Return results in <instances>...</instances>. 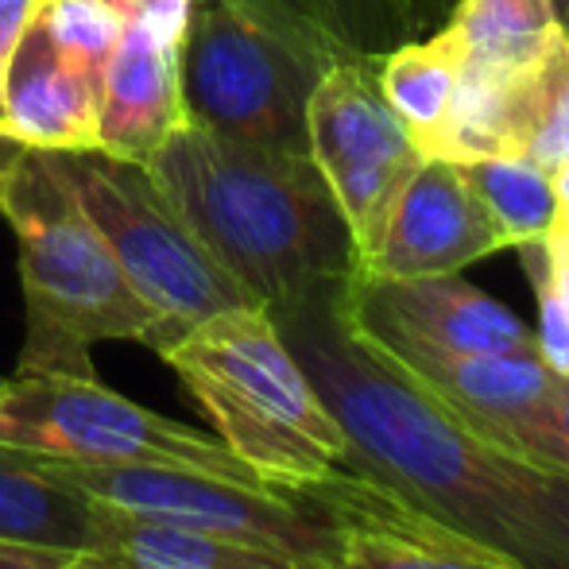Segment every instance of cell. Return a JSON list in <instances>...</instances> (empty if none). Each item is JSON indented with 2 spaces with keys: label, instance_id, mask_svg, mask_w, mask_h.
Listing matches in <instances>:
<instances>
[{
  "label": "cell",
  "instance_id": "obj_2",
  "mask_svg": "<svg viewBox=\"0 0 569 569\" xmlns=\"http://www.w3.org/2000/svg\"><path fill=\"white\" fill-rule=\"evenodd\" d=\"M148 171L256 307H283L357 271L352 232L310 156L182 124Z\"/></svg>",
  "mask_w": 569,
  "mask_h": 569
},
{
  "label": "cell",
  "instance_id": "obj_23",
  "mask_svg": "<svg viewBox=\"0 0 569 569\" xmlns=\"http://www.w3.org/2000/svg\"><path fill=\"white\" fill-rule=\"evenodd\" d=\"M352 54H383L403 43L391 0H299Z\"/></svg>",
  "mask_w": 569,
  "mask_h": 569
},
{
  "label": "cell",
  "instance_id": "obj_4",
  "mask_svg": "<svg viewBox=\"0 0 569 569\" xmlns=\"http://www.w3.org/2000/svg\"><path fill=\"white\" fill-rule=\"evenodd\" d=\"M159 360L174 368L213 435L256 477L302 488L349 457L338 419L263 307L206 318L159 349Z\"/></svg>",
  "mask_w": 569,
  "mask_h": 569
},
{
  "label": "cell",
  "instance_id": "obj_24",
  "mask_svg": "<svg viewBox=\"0 0 569 569\" xmlns=\"http://www.w3.org/2000/svg\"><path fill=\"white\" fill-rule=\"evenodd\" d=\"M519 263L527 271V283H531L535 295V352L539 360L558 376H569V315L555 291V279H550V263H547V244L542 240H527V244H516Z\"/></svg>",
  "mask_w": 569,
  "mask_h": 569
},
{
  "label": "cell",
  "instance_id": "obj_5",
  "mask_svg": "<svg viewBox=\"0 0 569 569\" xmlns=\"http://www.w3.org/2000/svg\"><path fill=\"white\" fill-rule=\"evenodd\" d=\"M341 51L299 0H190L179 31L187 124L310 156L307 109Z\"/></svg>",
  "mask_w": 569,
  "mask_h": 569
},
{
  "label": "cell",
  "instance_id": "obj_32",
  "mask_svg": "<svg viewBox=\"0 0 569 569\" xmlns=\"http://www.w3.org/2000/svg\"><path fill=\"white\" fill-rule=\"evenodd\" d=\"M555 190H558V206H562V213H558V226L569 229V167L555 174Z\"/></svg>",
  "mask_w": 569,
  "mask_h": 569
},
{
  "label": "cell",
  "instance_id": "obj_12",
  "mask_svg": "<svg viewBox=\"0 0 569 569\" xmlns=\"http://www.w3.org/2000/svg\"><path fill=\"white\" fill-rule=\"evenodd\" d=\"M508 237L469 187L457 159H422L391 202L383 232L357 271L380 279L453 276L503 252Z\"/></svg>",
  "mask_w": 569,
  "mask_h": 569
},
{
  "label": "cell",
  "instance_id": "obj_28",
  "mask_svg": "<svg viewBox=\"0 0 569 569\" xmlns=\"http://www.w3.org/2000/svg\"><path fill=\"white\" fill-rule=\"evenodd\" d=\"M36 8H39V0H0V82H4L8 54H12L20 31L28 28V20L36 16Z\"/></svg>",
  "mask_w": 569,
  "mask_h": 569
},
{
  "label": "cell",
  "instance_id": "obj_11",
  "mask_svg": "<svg viewBox=\"0 0 569 569\" xmlns=\"http://www.w3.org/2000/svg\"><path fill=\"white\" fill-rule=\"evenodd\" d=\"M345 315L380 345L438 352H527L531 326L500 299L453 276L380 279L352 271L341 283Z\"/></svg>",
  "mask_w": 569,
  "mask_h": 569
},
{
  "label": "cell",
  "instance_id": "obj_20",
  "mask_svg": "<svg viewBox=\"0 0 569 569\" xmlns=\"http://www.w3.org/2000/svg\"><path fill=\"white\" fill-rule=\"evenodd\" d=\"M93 535V503L47 477L28 457L0 450V539L78 550Z\"/></svg>",
  "mask_w": 569,
  "mask_h": 569
},
{
  "label": "cell",
  "instance_id": "obj_8",
  "mask_svg": "<svg viewBox=\"0 0 569 569\" xmlns=\"http://www.w3.org/2000/svg\"><path fill=\"white\" fill-rule=\"evenodd\" d=\"M0 450L59 461H156L221 477H256L210 430L163 419L106 388L98 376L39 368L0 376Z\"/></svg>",
  "mask_w": 569,
  "mask_h": 569
},
{
  "label": "cell",
  "instance_id": "obj_3",
  "mask_svg": "<svg viewBox=\"0 0 569 569\" xmlns=\"http://www.w3.org/2000/svg\"><path fill=\"white\" fill-rule=\"evenodd\" d=\"M0 213L16 232L28 307L20 368L98 376L90 360L98 341L151 349L156 315L124 279L54 151L23 148L0 187Z\"/></svg>",
  "mask_w": 569,
  "mask_h": 569
},
{
  "label": "cell",
  "instance_id": "obj_1",
  "mask_svg": "<svg viewBox=\"0 0 569 569\" xmlns=\"http://www.w3.org/2000/svg\"><path fill=\"white\" fill-rule=\"evenodd\" d=\"M341 283L268 318L338 419L345 465L516 562L569 569V469L508 450L407 372L345 315Z\"/></svg>",
  "mask_w": 569,
  "mask_h": 569
},
{
  "label": "cell",
  "instance_id": "obj_16",
  "mask_svg": "<svg viewBox=\"0 0 569 569\" xmlns=\"http://www.w3.org/2000/svg\"><path fill=\"white\" fill-rule=\"evenodd\" d=\"M70 569H330L237 539L93 508V535Z\"/></svg>",
  "mask_w": 569,
  "mask_h": 569
},
{
  "label": "cell",
  "instance_id": "obj_29",
  "mask_svg": "<svg viewBox=\"0 0 569 569\" xmlns=\"http://www.w3.org/2000/svg\"><path fill=\"white\" fill-rule=\"evenodd\" d=\"M542 244H547V263H550V279H555V291L569 315V229L555 226L542 237Z\"/></svg>",
  "mask_w": 569,
  "mask_h": 569
},
{
  "label": "cell",
  "instance_id": "obj_31",
  "mask_svg": "<svg viewBox=\"0 0 569 569\" xmlns=\"http://www.w3.org/2000/svg\"><path fill=\"white\" fill-rule=\"evenodd\" d=\"M23 156V143L16 140V136H8L4 128H0V187H4L8 171H12V163Z\"/></svg>",
  "mask_w": 569,
  "mask_h": 569
},
{
  "label": "cell",
  "instance_id": "obj_26",
  "mask_svg": "<svg viewBox=\"0 0 569 569\" xmlns=\"http://www.w3.org/2000/svg\"><path fill=\"white\" fill-rule=\"evenodd\" d=\"M74 555L51 547H28V542L0 539V569H70Z\"/></svg>",
  "mask_w": 569,
  "mask_h": 569
},
{
  "label": "cell",
  "instance_id": "obj_33",
  "mask_svg": "<svg viewBox=\"0 0 569 569\" xmlns=\"http://www.w3.org/2000/svg\"><path fill=\"white\" fill-rule=\"evenodd\" d=\"M555 4V12H558V23H562V31L569 36V0H550Z\"/></svg>",
  "mask_w": 569,
  "mask_h": 569
},
{
  "label": "cell",
  "instance_id": "obj_25",
  "mask_svg": "<svg viewBox=\"0 0 569 569\" xmlns=\"http://www.w3.org/2000/svg\"><path fill=\"white\" fill-rule=\"evenodd\" d=\"M453 4L457 0H391L403 39H419V36H427V31L442 28L446 16L453 12Z\"/></svg>",
  "mask_w": 569,
  "mask_h": 569
},
{
  "label": "cell",
  "instance_id": "obj_22",
  "mask_svg": "<svg viewBox=\"0 0 569 569\" xmlns=\"http://www.w3.org/2000/svg\"><path fill=\"white\" fill-rule=\"evenodd\" d=\"M39 20L54 36V43L106 74V62L124 28L117 8H109L106 0H39Z\"/></svg>",
  "mask_w": 569,
  "mask_h": 569
},
{
  "label": "cell",
  "instance_id": "obj_14",
  "mask_svg": "<svg viewBox=\"0 0 569 569\" xmlns=\"http://www.w3.org/2000/svg\"><path fill=\"white\" fill-rule=\"evenodd\" d=\"M182 124L179 28L132 16L101 74L98 151L148 167Z\"/></svg>",
  "mask_w": 569,
  "mask_h": 569
},
{
  "label": "cell",
  "instance_id": "obj_15",
  "mask_svg": "<svg viewBox=\"0 0 569 569\" xmlns=\"http://www.w3.org/2000/svg\"><path fill=\"white\" fill-rule=\"evenodd\" d=\"M101 74L70 54L36 16L20 31L0 82V124L23 148H98Z\"/></svg>",
  "mask_w": 569,
  "mask_h": 569
},
{
  "label": "cell",
  "instance_id": "obj_13",
  "mask_svg": "<svg viewBox=\"0 0 569 569\" xmlns=\"http://www.w3.org/2000/svg\"><path fill=\"white\" fill-rule=\"evenodd\" d=\"M380 345V341H376ZM407 372L453 403L465 419L503 442L508 450L547 461L550 399L562 376L550 372L539 352H438L411 345H380Z\"/></svg>",
  "mask_w": 569,
  "mask_h": 569
},
{
  "label": "cell",
  "instance_id": "obj_18",
  "mask_svg": "<svg viewBox=\"0 0 569 569\" xmlns=\"http://www.w3.org/2000/svg\"><path fill=\"white\" fill-rule=\"evenodd\" d=\"M465 54L450 36V28H435L419 39H403L391 51L376 59V78L380 93L411 140L422 148L427 159L442 156L446 124H450L457 86H461Z\"/></svg>",
  "mask_w": 569,
  "mask_h": 569
},
{
  "label": "cell",
  "instance_id": "obj_17",
  "mask_svg": "<svg viewBox=\"0 0 569 569\" xmlns=\"http://www.w3.org/2000/svg\"><path fill=\"white\" fill-rule=\"evenodd\" d=\"M485 156H511L558 174L569 167V36L496 90Z\"/></svg>",
  "mask_w": 569,
  "mask_h": 569
},
{
  "label": "cell",
  "instance_id": "obj_7",
  "mask_svg": "<svg viewBox=\"0 0 569 569\" xmlns=\"http://www.w3.org/2000/svg\"><path fill=\"white\" fill-rule=\"evenodd\" d=\"M82 210L113 248L120 271L156 315L151 352L232 307H256L237 279L206 252L148 167L106 151H54Z\"/></svg>",
  "mask_w": 569,
  "mask_h": 569
},
{
  "label": "cell",
  "instance_id": "obj_21",
  "mask_svg": "<svg viewBox=\"0 0 569 569\" xmlns=\"http://www.w3.org/2000/svg\"><path fill=\"white\" fill-rule=\"evenodd\" d=\"M457 163L511 248L527 244V240H542L558 226L562 206H558L555 174L511 156H472L457 159Z\"/></svg>",
  "mask_w": 569,
  "mask_h": 569
},
{
  "label": "cell",
  "instance_id": "obj_9",
  "mask_svg": "<svg viewBox=\"0 0 569 569\" xmlns=\"http://www.w3.org/2000/svg\"><path fill=\"white\" fill-rule=\"evenodd\" d=\"M376 59L380 54L341 51L307 109L310 159L341 206L357 263L368 260L396 194L427 159L380 93Z\"/></svg>",
  "mask_w": 569,
  "mask_h": 569
},
{
  "label": "cell",
  "instance_id": "obj_19",
  "mask_svg": "<svg viewBox=\"0 0 569 569\" xmlns=\"http://www.w3.org/2000/svg\"><path fill=\"white\" fill-rule=\"evenodd\" d=\"M442 28L465 54L461 74L496 86L531 67L562 36L550 0H457Z\"/></svg>",
  "mask_w": 569,
  "mask_h": 569
},
{
  "label": "cell",
  "instance_id": "obj_27",
  "mask_svg": "<svg viewBox=\"0 0 569 569\" xmlns=\"http://www.w3.org/2000/svg\"><path fill=\"white\" fill-rule=\"evenodd\" d=\"M547 461L558 469H569V376H562L550 399V442H547Z\"/></svg>",
  "mask_w": 569,
  "mask_h": 569
},
{
  "label": "cell",
  "instance_id": "obj_6",
  "mask_svg": "<svg viewBox=\"0 0 569 569\" xmlns=\"http://www.w3.org/2000/svg\"><path fill=\"white\" fill-rule=\"evenodd\" d=\"M28 461L93 508L237 539L338 569L333 562L338 539L330 516L299 488L156 461H59V457H28Z\"/></svg>",
  "mask_w": 569,
  "mask_h": 569
},
{
  "label": "cell",
  "instance_id": "obj_10",
  "mask_svg": "<svg viewBox=\"0 0 569 569\" xmlns=\"http://www.w3.org/2000/svg\"><path fill=\"white\" fill-rule=\"evenodd\" d=\"M299 492L330 516L338 569H531L427 516L352 465H338Z\"/></svg>",
  "mask_w": 569,
  "mask_h": 569
},
{
  "label": "cell",
  "instance_id": "obj_30",
  "mask_svg": "<svg viewBox=\"0 0 569 569\" xmlns=\"http://www.w3.org/2000/svg\"><path fill=\"white\" fill-rule=\"evenodd\" d=\"M187 8L190 0H128V16H143V20H156V23H167V28H179L182 31V20H187Z\"/></svg>",
  "mask_w": 569,
  "mask_h": 569
}]
</instances>
